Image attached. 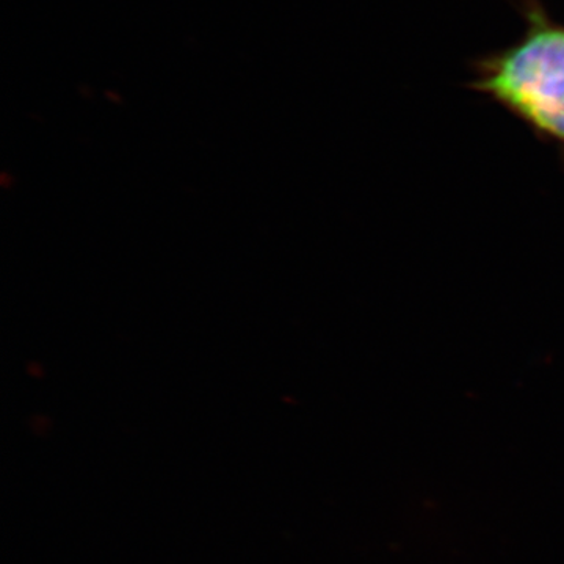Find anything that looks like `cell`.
I'll return each mask as SVG.
<instances>
[{
    "label": "cell",
    "instance_id": "1",
    "mask_svg": "<svg viewBox=\"0 0 564 564\" xmlns=\"http://www.w3.org/2000/svg\"><path fill=\"white\" fill-rule=\"evenodd\" d=\"M519 11L521 39L478 58L469 88L564 152V24L540 0H521Z\"/></svg>",
    "mask_w": 564,
    "mask_h": 564
}]
</instances>
